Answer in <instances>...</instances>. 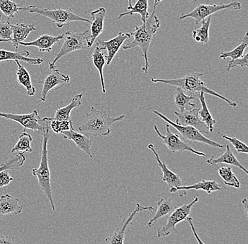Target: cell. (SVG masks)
<instances>
[{
	"instance_id": "cell-1",
	"label": "cell",
	"mask_w": 248,
	"mask_h": 244,
	"mask_svg": "<svg viewBox=\"0 0 248 244\" xmlns=\"http://www.w3.org/2000/svg\"><path fill=\"white\" fill-rule=\"evenodd\" d=\"M159 3L155 0L153 4V10L151 15L145 20L142 24L139 26H136L135 30L130 33L131 36H133V40L131 43H127L123 46L124 49H130L139 47L142 52V57L145 60V66L142 68L144 73H147L149 71L148 50L150 43L153 40V35L156 33L158 29L160 27V21L159 18L155 15L156 7Z\"/></svg>"
},
{
	"instance_id": "cell-2",
	"label": "cell",
	"mask_w": 248,
	"mask_h": 244,
	"mask_svg": "<svg viewBox=\"0 0 248 244\" xmlns=\"http://www.w3.org/2000/svg\"><path fill=\"white\" fill-rule=\"evenodd\" d=\"M203 77V74L201 73L193 72L189 73L186 74L182 78L178 79H154L152 78L151 81L153 83H162L167 84V85H173V86L179 87L182 88L183 91L185 92L187 96H193L195 98H198V95L201 93H207L215 97L223 99L227 102L228 105L232 107H237L238 104L235 102H232L229 99L218 94L212 90L209 89L207 86H205L204 83L201 81V77Z\"/></svg>"
},
{
	"instance_id": "cell-3",
	"label": "cell",
	"mask_w": 248,
	"mask_h": 244,
	"mask_svg": "<svg viewBox=\"0 0 248 244\" xmlns=\"http://www.w3.org/2000/svg\"><path fill=\"white\" fill-rule=\"evenodd\" d=\"M52 118L45 117L42 119V122L44 123L42 136H43V145H42L41 160H40V165L38 167L32 169V175L36 177L38 179L39 186L43 192L46 194V198L49 200L52 207V211H56L55 206L52 196V185H51V173L49 170V164H48V150L47 144L49 138V122Z\"/></svg>"
},
{
	"instance_id": "cell-4",
	"label": "cell",
	"mask_w": 248,
	"mask_h": 244,
	"mask_svg": "<svg viewBox=\"0 0 248 244\" xmlns=\"http://www.w3.org/2000/svg\"><path fill=\"white\" fill-rule=\"evenodd\" d=\"M125 117L124 114L113 117L106 112L96 110L92 107L89 113H87L85 120L79 126L78 130L90 133L94 137L106 136L111 133V126L114 123L123 120Z\"/></svg>"
},
{
	"instance_id": "cell-5",
	"label": "cell",
	"mask_w": 248,
	"mask_h": 244,
	"mask_svg": "<svg viewBox=\"0 0 248 244\" xmlns=\"http://www.w3.org/2000/svg\"><path fill=\"white\" fill-rule=\"evenodd\" d=\"M90 30H85L83 32H74L67 31L63 34V43L60 52L56 55L53 61L49 62V69H55V65L63 56L75 52V51L88 49L89 43Z\"/></svg>"
},
{
	"instance_id": "cell-6",
	"label": "cell",
	"mask_w": 248,
	"mask_h": 244,
	"mask_svg": "<svg viewBox=\"0 0 248 244\" xmlns=\"http://www.w3.org/2000/svg\"><path fill=\"white\" fill-rule=\"evenodd\" d=\"M26 12L43 16L49 18L52 22L55 23L56 26L58 29H62L65 25H68L69 23L74 22V21H83L91 24V21L76 15L73 12L71 8L68 9H49L36 7L35 5H30L27 7Z\"/></svg>"
},
{
	"instance_id": "cell-7",
	"label": "cell",
	"mask_w": 248,
	"mask_h": 244,
	"mask_svg": "<svg viewBox=\"0 0 248 244\" xmlns=\"http://www.w3.org/2000/svg\"><path fill=\"white\" fill-rule=\"evenodd\" d=\"M241 7V4L239 1L235 0L227 4H200L188 14L181 15L179 18L185 19L186 18H193L195 23L198 24L207 17L220 11L228 10V9H232L234 11L240 10Z\"/></svg>"
},
{
	"instance_id": "cell-8",
	"label": "cell",
	"mask_w": 248,
	"mask_h": 244,
	"mask_svg": "<svg viewBox=\"0 0 248 244\" xmlns=\"http://www.w3.org/2000/svg\"><path fill=\"white\" fill-rule=\"evenodd\" d=\"M199 200V196L197 195L190 203H185L183 206L176 208V209L170 214L167 222L162 228L157 229V239L170 235V233L178 232L176 226L179 222L186 220L191 212V209L195 203Z\"/></svg>"
},
{
	"instance_id": "cell-9",
	"label": "cell",
	"mask_w": 248,
	"mask_h": 244,
	"mask_svg": "<svg viewBox=\"0 0 248 244\" xmlns=\"http://www.w3.org/2000/svg\"><path fill=\"white\" fill-rule=\"evenodd\" d=\"M153 113L156 114V116L160 117L163 120L165 121L170 126L174 127V129H176L181 133L184 139L189 140V141H192V142L202 143V144H206V145L212 146V147H218V148H224L226 147L225 146L221 145V144L215 142V141H212V140L209 139V138L203 136V134H202L199 130H197L196 129L194 128L193 127L178 125L176 123L172 122L167 116H164V114L159 113L156 110H154Z\"/></svg>"
},
{
	"instance_id": "cell-10",
	"label": "cell",
	"mask_w": 248,
	"mask_h": 244,
	"mask_svg": "<svg viewBox=\"0 0 248 244\" xmlns=\"http://www.w3.org/2000/svg\"><path fill=\"white\" fill-rule=\"evenodd\" d=\"M154 130L156 132V135L162 140V143L167 146L169 150L171 153H175L176 152L189 151L191 152L198 156H205V154L202 152L197 151L194 150L193 147H190L188 144H186L184 141L180 138L178 135L172 133L170 130V124H166V134L162 135L157 127L154 125Z\"/></svg>"
},
{
	"instance_id": "cell-11",
	"label": "cell",
	"mask_w": 248,
	"mask_h": 244,
	"mask_svg": "<svg viewBox=\"0 0 248 244\" xmlns=\"http://www.w3.org/2000/svg\"><path fill=\"white\" fill-rule=\"evenodd\" d=\"M0 117L18 122L26 130L39 132H42L43 130L42 119L39 116L38 111L37 110H34L29 114H24L2 113L0 111Z\"/></svg>"
},
{
	"instance_id": "cell-12",
	"label": "cell",
	"mask_w": 248,
	"mask_h": 244,
	"mask_svg": "<svg viewBox=\"0 0 248 244\" xmlns=\"http://www.w3.org/2000/svg\"><path fill=\"white\" fill-rule=\"evenodd\" d=\"M201 110V107L198 106L190 109V110H185V111L176 112L174 114L176 116V124L180 126H190L196 129L200 132L202 133L207 134L209 133V130L207 129V125L201 120L199 116V112Z\"/></svg>"
},
{
	"instance_id": "cell-13",
	"label": "cell",
	"mask_w": 248,
	"mask_h": 244,
	"mask_svg": "<svg viewBox=\"0 0 248 244\" xmlns=\"http://www.w3.org/2000/svg\"><path fill=\"white\" fill-rule=\"evenodd\" d=\"M69 81V75L62 74L59 69H54L50 74L46 76L44 80L38 82L39 83H43L41 96H40L38 102H46L48 93L49 91L62 88Z\"/></svg>"
},
{
	"instance_id": "cell-14",
	"label": "cell",
	"mask_w": 248,
	"mask_h": 244,
	"mask_svg": "<svg viewBox=\"0 0 248 244\" xmlns=\"http://www.w3.org/2000/svg\"><path fill=\"white\" fill-rule=\"evenodd\" d=\"M149 211L150 212L154 211V208L152 206L144 207L140 206L139 203L136 204V208L131 212L128 218L124 220L116 228L115 231L105 239L107 244H124V237H125V230L131 223L136 214L141 211Z\"/></svg>"
},
{
	"instance_id": "cell-15",
	"label": "cell",
	"mask_w": 248,
	"mask_h": 244,
	"mask_svg": "<svg viewBox=\"0 0 248 244\" xmlns=\"http://www.w3.org/2000/svg\"><path fill=\"white\" fill-rule=\"evenodd\" d=\"M131 34L130 33H119L116 37L108 41L105 40H98L97 42V46L101 48L102 50L108 51V54H106V65H108L112 62L118 51L119 50L122 46H123L124 42L127 39L131 38Z\"/></svg>"
},
{
	"instance_id": "cell-16",
	"label": "cell",
	"mask_w": 248,
	"mask_h": 244,
	"mask_svg": "<svg viewBox=\"0 0 248 244\" xmlns=\"http://www.w3.org/2000/svg\"><path fill=\"white\" fill-rule=\"evenodd\" d=\"M148 148L152 150L153 153L155 154V158H156V162H157L158 166L160 167L161 170L162 172V181L167 183L168 185L169 189H170V193H175L177 191L176 188L179 186H183V182L181 181V177H179L174 172L170 171L169 169L168 166L164 163L161 161L159 158V155L156 153L154 145L153 144H149Z\"/></svg>"
},
{
	"instance_id": "cell-17",
	"label": "cell",
	"mask_w": 248,
	"mask_h": 244,
	"mask_svg": "<svg viewBox=\"0 0 248 244\" xmlns=\"http://www.w3.org/2000/svg\"><path fill=\"white\" fill-rule=\"evenodd\" d=\"M60 133L62 135L63 139L71 140V141H74L79 149L83 150L90 158H93L92 150H91L93 142L88 135L83 134V133L76 131L73 127V124L71 126L69 130L62 131Z\"/></svg>"
},
{
	"instance_id": "cell-18",
	"label": "cell",
	"mask_w": 248,
	"mask_h": 244,
	"mask_svg": "<svg viewBox=\"0 0 248 244\" xmlns=\"http://www.w3.org/2000/svg\"><path fill=\"white\" fill-rule=\"evenodd\" d=\"M106 9L104 7H100L96 10L91 12L93 21H91V35H90L88 48H91L93 43L95 41L96 38L102 33L104 31V22L106 16Z\"/></svg>"
},
{
	"instance_id": "cell-19",
	"label": "cell",
	"mask_w": 248,
	"mask_h": 244,
	"mask_svg": "<svg viewBox=\"0 0 248 244\" xmlns=\"http://www.w3.org/2000/svg\"><path fill=\"white\" fill-rule=\"evenodd\" d=\"M31 52L28 50L20 51V52H12V51L0 49V62L8 61V60H18L27 63L29 65H40L43 62L42 58H31L29 57Z\"/></svg>"
},
{
	"instance_id": "cell-20",
	"label": "cell",
	"mask_w": 248,
	"mask_h": 244,
	"mask_svg": "<svg viewBox=\"0 0 248 244\" xmlns=\"http://www.w3.org/2000/svg\"><path fill=\"white\" fill-rule=\"evenodd\" d=\"M63 35L52 36V35L45 34V35L39 37L36 40H33V41L29 42V43L22 42V43H20L19 46L35 47V48H38L40 52H49L52 51V46L55 45L56 43L61 41L62 40H63Z\"/></svg>"
},
{
	"instance_id": "cell-21",
	"label": "cell",
	"mask_w": 248,
	"mask_h": 244,
	"mask_svg": "<svg viewBox=\"0 0 248 244\" xmlns=\"http://www.w3.org/2000/svg\"><path fill=\"white\" fill-rule=\"evenodd\" d=\"M18 198L9 194L0 196V219L4 215H17L23 211V207L18 204Z\"/></svg>"
},
{
	"instance_id": "cell-22",
	"label": "cell",
	"mask_w": 248,
	"mask_h": 244,
	"mask_svg": "<svg viewBox=\"0 0 248 244\" xmlns=\"http://www.w3.org/2000/svg\"><path fill=\"white\" fill-rule=\"evenodd\" d=\"M225 147H226V151L224 153L221 154L218 158H215L214 156L211 157L210 158L207 160V163L212 166H217V164H222V163L231 164V165L240 168L241 170H243L245 173L248 175V172L247 169L243 167L240 164V162L238 161V159L235 158V155H234L230 149V146L227 145Z\"/></svg>"
},
{
	"instance_id": "cell-23",
	"label": "cell",
	"mask_w": 248,
	"mask_h": 244,
	"mask_svg": "<svg viewBox=\"0 0 248 244\" xmlns=\"http://www.w3.org/2000/svg\"><path fill=\"white\" fill-rule=\"evenodd\" d=\"M12 43H13L16 51L18 49L20 43L24 41L31 32L36 31V28L34 26V25H26L24 23L12 24Z\"/></svg>"
},
{
	"instance_id": "cell-24",
	"label": "cell",
	"mask_w": 248,
	"mask_h": 244,
	"mask_svg": "<svg viewBox=\"0 0 248 244\" xmlns=\"http://www.w3.org/2000/svg\"><path fill=\"white\" fill-rule=\"evenodd\" d=\"M83 93L76 95L71 99L69 105L63 107H58L56 111L53 119L59 121L71 120V113L74 108L79 107L81 105V99L83 98Z\"/></svg>"
},
{
	"instance_id": "cell-25",
	"label": "cell",
	"mask_w": 248,
	"mask_h": 244,
	"mask_svg": "<svg viewBox=\"0 0 248 244\" xmlns=\"http://www.w3.org/2000/svg\"><path fill=\"white\" fill-rule=\"evenodd\" d=\"M176 208L177 206L173 203L171 199L170 198H161L157 202V211H156V213L153 218L149 221L147 225L149 227L152 226L161 217L170 215L176 209Z\"/></svg>"
},
{
	"instance_id": "cell-26",
	"label": "cell",
	"mask_w": 248,
	"mask_h": 244,
	"mask_svg": "<svg viewBox=\"0 0 248 244\" xmlns=\"http://www.w3.org/2000/svg\"><path fill=\"white\" fill-rule=\"evenodd\" d=\"M15 62L17 65V81L20 85H23L26 88L27 96H35V88L32 85L29 71L24 67V66L21 65L19 61L16 60Z\"/></svg>"
},
{
	"instance_id": "cell-27",
	"label": "cell",
	"mask_w": 248,
	"mask_h": 244,
	"mask_svg": "<svg viewBox=\"0 0 248 244\" xmlns=\"http://www.w3.org/2000/svg\"><path fill=\"white\" fill-rule=\"evenodd\" d=\"M128 7H127L128 12L121 14L117 17V19H121L124 16L133 15L139 14L140 15L142 22L145 21L149 17L148 0H137L135 5H132V0H128Z\"/></svg>"
},
{
	"instance_id": "cell-28",
	"label": "cell",
	"mask_w": 248,
	"mask_h": 244,
	"mask_svg": "<svg viewBox=\"0 0 248 244\" xmlns=\"http://www.w3.org/2000/svg\"><path fill=\"white\" fill-rule=\"evenodd\" d=\"M92 60L94 67L98 70L102 93L105 94L106 88H105V80H104L103 69L107 62L106 54L101 48L96 46L95 49H94L92 54Z\"/></svg>"
},
{
	"instance_id": "cell-29",
	"label": "cell",
	"mask_w": 248,
	"mask_h": 244,
	"mask_svg": "<svg viewBox=\"0 0 248 244\" xmlns=\"http://www.w3.org/2000/svg\"><path fill=\"white\" fill-rule=\"evenodd\" d=\"M194 99L193 96L186 94L182 88L176 87L174 91V105L180 110V113L196 107L195 104L191 103V100Z\"/></svg>"
},
{
	"instance_id": "cell-30",
	"label": "cell",
	"mask_w": 248,
	"mask_h": 244,
	"mask_svg": "<svg viewBox=\"0 0 248 244\" xmlns=\"http://www.w3.org/2000/svg\"><path fill=\"white\" fill-rule=\"evenodd\" d=\"M176 190H202L206 191L208 194L213 191H221V187L219 183L217 182L216 181H207V180H202L200 182L194 183V184L190 185V186H179L176 188Z\"/></svg>"
},
{
	"instance_id": "cell-31",
	"label": "cell",
	"mask_w": 248,
	"mask_h": 244,
	"mask_svg": "<svg viewBox=\"0 0 248 244\" xmlns=\"http://www.w3.org/2000/svg\"><path fill=\"white\" fill-rule=\"evenodd\" d=\"M198 98L200 99L201 103V108L199 112L200 118L204 124L207 125L209 133H213L214 127L216 124V121L213 119L210 112H209L207 103H206L205 98H204V93H201L198 95Z\"/></svg>"
},
{
	"instance_id": "cell-32",
	"label": "cell",
	"mask_w": 248,
	"mask_h": 244,
	"mask_svg": "<svg viewBox=\"0 0 248 244\" xmlns=\"http://www.w3.org/2000/svg\"><path fill=\"white\" fill-rule=\"evenodd\" d=\"M25 161H26V155L24 153H15L10 158L1 163L0 164V172L5 170H17L22 167Z\"/></svg>"
},
{
	"instance_id": "cell-33",
	"label": "cell",
	"mask_w": 248,
	"mask_h": 244,
	"mask_svg": "<svg viewBox=\"0 0 248 244\" xmlns=\"http://www.w3.org/2000/svg\"><path fill=\"white\" fill-rule=\"evenodd\" d=\"M212 16L207 17L201 21V27L193 31V38L195 41L201 44H207L209 40V27H210Z\"/></svg>"
},
{
	"instance_id": "cell-34",
	"label": "cell",
	"mask_w": 248,
	"mask_h": 244,
	"mask_svg": "<svg viewBox=\"0 0 248 244\" xmlns=\"http://www.w3.org/2000/svg\"><path fill=\"white\" fill-rule=\"evenodd\" d=\"M248 46V32L245 34L244 38L242 40L241 43L239 46H237L236 48H234L232 51L229 52H221L219 55V58L222 59V60H226L228 57H231L232 58V61L236 60V59L240 58V57H243L245 54V51L247 49Z\"/></svg>"
},
{
	"instance_id": "cell-35",
	"label": "cell",
	"mask_w": 248,
	"mask_h": 244,
	"mask_svg": "<svg viewBox=\"0 0 248 244\" xmlns=\"http://www.w3.org/2000/svg\"><path fill=\"white\" fill-rule=\"evenodd\" d=\"M32 141V138L30 133L23 131L20 135L18 142L12 149V153H15L16 152H18V153H24V152L32 153V149L31 146Z\"/></svg>"
},
{
	"instance_id": "cell-36",
	"label": "cell",
	"mask_w": 248,
	"mask_h": 244,
	"mask_svg": "<svg viewBox=\"0 0 248 244\" xmlns=\"http://www.w3.org/2000/svg\"><path fill=\"white\" fill-rule=\"evenodd\" d=\"M218 175L221 177L224 184L231 187L239 189L240 182L236 176L234 175L232 167H222L218 169Z\"/></svg>"
},
{
	"instance_id": "cell-37",
	"label": "cell",
	"mask_w": 248,
	"mask_h": 244,
	"mask_svg": "<svg viewBox=\"0 0 248 244\" xmlns=\"http://www.w3.org/2000/svg\"><path fill=\"white\" fill-rule=\"evenodd\" d=\"M26 7H19L18 4L12 0H0V10L9 18H15L16 14L21 11H26Z\"/></svg>"
},
{
	"instance_id": "cell-38",
	"label": "cell",
	"mask_w": 248,
	"mask_h": 244,
	"mask_svg": "<svg viewBox=\"0 0 248 244\" xmlns=\"http://www.w3.org/2000/svg\"><path fill=\"white\" fill-rule=\"evenodd\" d=\"M73 124V120L69 121H59L55 120L52 118L50 121V125L49 128L52 130V131L55 133H61L62 131L68 130L71 128V126Z\"/></svg>"
},
{
	"instance_id": "cell-39",
	"label": "cell",
	"mask_w": 248,
	"mask_h": 244,
	"mask_svg": "<svg viewBox=\"0 0 248 244\" xmlns=\"http://www.w3.org/2000/svg\"><path fill=\"white\" fill-rule=\"evenodd\" d=\"M12 23L9 22V20L3 21L1 19V14H0V38L12 40Z\"/></svg>"
},
{
	"instance_id": "cell-40",
	"label": "cell",
	"mask_w": 248,
	"mask_h": 244,
	"mask_svg": "<svg viewBox=\"0 0 248 244\" xmlns=\"http://www.w3.org/2000/svg\"><path fill=\"white\" fill-rule=\"evenodd\" d=\"M217 133H218L221 137L229 141L238 153L246 154L248 153V146L246 145V144H244V143L242 142V141H239L238 138L229 137V136H225V135H223L222 133H219V132H217Z\"/></svg>"
},
{
	"instance_id": "cell-41",
	"label": "cell",
	"mask_w": 248,
	"mask_h": 244,
	"mask_svg": "<svg viewBox=\"0 0 248 244\" xmlns=\"http://www.w3.org/2000/svg\"><path fill=\"white\" fill-rule=\"evenodd\" d=\"M248 55V52L247 49H246V53L244 54L243 57L236 59V60H233V61H230L229 62V65H228L226 70L229 71V70L232 69V68L235 67V66H241V67H247Z\"/></svg>"
},
{
	"instance_id": "cell-42",
	"label": "cell",
	"mask_w": 248,
	"mask_h": 244,
	"mask_svg": "<svg viewBox=\"0 0 248 244\" xmlns=\"http://www.w3.org/2000/svg\"><path fill=\"white\" fill-rule=\"evenodd\" d=\"M13 180L14 178L9 175V171L5 170L0 172V188L7 186Z\"/></svg>"
},
{
	"instance_id": "cell-43",
	"label": "cell",
	"mask_w": 248,
	"mask_h": 244,
	"mask_svg": "<svg viewBox=\"0 0 248 244\" xmlns=\"http://www.w3.org/2000/svg\"><path fill=\"white\" fill-rule=\"evenodd\" d=\"M0 244H16L15 241V238L8 237L4 233L0 234Z\"/></svg>"
},
{
	"instance_id": "cell-44",
	"label": "cell",
	"mask_w": 248,
	"mask_h": 244,
	"mask_svg": "<svg viewBox=\"0 0 248 244\" xmlns=\"http://www.w3.org/2000/svg\"><path fill=\"white\" fill-rule=\"evenodd\" d=\"M186 221L188 222L189 225H190V228H191L192 231H193L194 236H195V239H196L197 242H198V244H205L203 243L202 241L201 240V238L198 236V233L195 231V227L193 225V220L192 217H188L187 219H186Z\"/></svg>"
},
{
	"instance_id": "cell-45",
	"label": "cell",
	"mask_w": 248,
	"mask_h": 244,
	"mask_svg": "<svg viewBox=\"0 0 248 244\" xmlns=\"http://www.w3.org/2000/svg\"><path fill=\"white\" fill-rule=\"evenodd\" d=\"M242 204H243V207H244L245 213L246 214V215H247V217H248V203L247 198H243V200H242Z\"/></svg>"
},
{
	"instance_id": "cell-46",
	"label": "cell",
	"mask_w": 248,
	"mask_h": 244,
	"mask_svg": "<svg viewBox=\"0 0 248 244\" xmlns=\"http://www.w3.org/2000/svg\"><path fill=\"white\" fill-rule=\"evenodd\" d=\"M9 42H12V40L0 38V43H9Z\"/></svg>"
},
{
	"instance_id": "cell-47",
	"label": "cell",
	"mask_w": 248,
	"mask_h": 244,
	"mask_svg": "<svg viewBox=\"0 0 248 244\" xmlns=\"http://www.w3.org/2000/svg\"><path fill=\"white\" fill-rule=\"evenodd\" d=\"M156 1H157L158 3H159L161 1H162V0H156Z\"/></svg>"
},
{
	"instance_id": "cell-48",
	"label": "cell",
	"mask_w": 248,
	"mask_h": 244,
	"mask_svg": "<svg viewBox=\"0 0 248 244\" xmlns=\"http://www.w3.org/2000/svg\"><path fill=\"white\" fill-rule=\"evenodd\" d=\"M189 1H193V0H189Z\"/></svg>"
}]
</instances>
